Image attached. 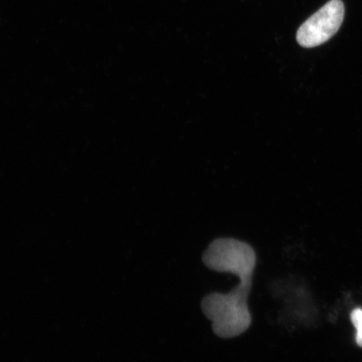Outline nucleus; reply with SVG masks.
Instances as JSON below:
<instances>
[{
  "label": "nucleus",
  "instance_id": "f257e3e1",
  "mask_svg": "<svg viewBox=\"0 0 362 362\" xmlns=\"http://www.w3.org/2000/svg\"><path fill=\"white\" fill-rule=\"evenodd\" d=\"M239 279L240 283L229 293L207 294L201 303L203 314L211 321L212 330L220 338L241 336L252 324L248 298L252 291V276Z\"/></svg>",
  "mask_w": 362,
  "mask_h": 362
},
{
  "label": "nucleus",
  "instance_id": "f03ea898",
  "mask_svg": "<svg viewBox=\"0 0 362 362\" xmlns=\"http://www.w3.org/2000/svg\"><path fill=\"white\" fill-rule=\"evenodd\" d=\"M202 261L206 268L212 271L233 274L241 278L253 275L257 255L248 243L223 238L211 243L203 252Z\"/></svg>",
  "mask_w": 362,
  "mask_h": 362
},
{
  "label": "nucleus",
  "instance_id": "7ed1b4c3",
  "mask_svg": "<svg viewBox=\"0 0 362 362\" xmlns=\"http://www.w3.org/2000/svg\"><path fill=\"white\" fill-rule=\"evenodd\" d=\"M345 17L341 0H330L309 18L297 31L296 40L301 47H319L336 35Z\"/></svg>",
  "mask_w": 362,
  "mask_h": 362
},
{
  "label": "nucleus",
  "instance_id": "20e7f679",
  "mask_svg": "<svg viewBox=\"0 0 362 362\" xmlns=\"http://www.w3.org/2000/svg\"><path fill=\"white\" fill-rule=\"evenodd\" d=\"M351 319L353 325L357 330L356 343L357 345L362 347V310L356 309L352 311Z\"/></svg>",
  "mask_w": 362,
  "mask_h": 362
}]
</instances>
